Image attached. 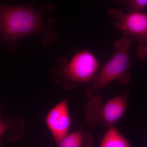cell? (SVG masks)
Returning <instances> with one entry per match:
<instances>
[{"label": "cell", "instance_id": "1", "mask_svg": "<svg viewBox=\"0 0 147 147\" xmlns=\"http://www.w3.org/2000/svg\"><path fill=\"white\" fill-rule=\"evenodd\" d=\"M54 10L55 7L50 3L36 9L26 5L10 6L0 3V32L3 42L8 45L9 52H16L18 40L34 34L42 35L43 45L53 44L57 38V34L52 21L45 23L43 17Z\"/></svg>", "mask_w": 147, "mask_h": 147}, {"label": "cell", "instance_id": "2", "mask_svg": "<svg viewBox=\"0 0 147 147\" xmlns=\"http://www.w3.org/2000/svg\"><path fill=\"white\" fill-rule=\"evenodd\" d=\"M100 66L96 56L84 50L76 53L69 61L64 58L58 59L57 65L52 69V76L65 89L72 90L92 81Z\"/></svg>", "mask_w": 147, "mask_h": 147}, {"label": "cell", "instance_id": "3", "mask_svg": "<svg viewBox=\"0 0 147 147\" xmlns=\"http://www.w3.org/2000/svg\"><path fill=\"white\" fill-rule=\"evenodd\" d=\"M131 42V38L125 35L115 41V50L113 56L94 75L92 80L91 86L87 91V98H90L96 90L114 80H117L122 85L131 82V76L127 71L131 67L129 52Z\"/></svg>", "mask_w": 147, "mask_h": 147}, {"label": "cell", "instance_id": "4", "mask_svg": "<svg viewBox=\"0 0 147 147\" xmlns=\"http://www.w3.org/2000/svg\"><path fill=\"white\" fill-rule=\"evenodd\" d=\"M129 94V90H125L105 103L99 96L93 95L84 108L85 124L93 126L101 123L108 128L115 126V124L126 113Z\"/></svg>", "mask_w": 147, "mask_h": 147}, {"label": "cell", "instance_id": "5", "mask_svg": "<svg viewBox=\"0 0 147 147\" xmlns=\"http://www.w3.org/2000/svg\"><path fill=\"white\" fill-rule=\"evenodd\" d=\"M108 16L115 20L114 27L123 31L124 35L131 36L143 44L147 40V14L139 12L124 13L120 9H111Z\"/></svg>", "mask_w": 147, "mask_h": 147}, {"label": "cell", "instance_id": "6", "mask_svg": "<svg viewBox=\"0 0 147 147\" xmlns=\"http://www.w3.org/2000/svg\"><path fill=\"white\" fill-rule=\"evenodd\" d=\"M45 122L57 144L68 134L71 120L67 98H64L50 110Z\"/></svg>", "mask_w": 147, "mask_h": 147}, {"label": "cell", "instance_id": "7", "mask_svg": "<svg viewBox=\"0 0 147 147\" xmlns=\"http://www.w3.org/2000/svg\"><path fill=\"white\" fill-rule=\"evenodd\" d=\"M93 145L90 134L81 129L68 133L57 143L56 147H92Z\"/></svg>", "mask_w": 147, "mask_h": 147}, {"label": "cell", "instance_id": "8", "mask_svg": "<svg viewBox=\"0 0 147 147\" xmlns=\"http://www.w3.org/2000/svg\"><path fill=\"white\" fill-rule=\"evenodd\" d=\"M108 129L102 137L100 147H131L129 141L115 126Z\"/></svg>", "mask_w": 147, "mask_h": 147}, {"label": "cell", "instance_id": "9", "mask_svg": "<svg viewBox=\"0 0 147 147\" xmlns=\"http://www.w3.org/2000/svg\"><path fill=\"white\" fill-rule=\"evenodd\" d=\"M7 130L10 132L9 140L12 142L17 141L21 138L23 134V129L12 126L5 121L0 119V143H2L1 138L3 134Z\"/></svg>", "mask_w": 147, "mask_h": 147}, {"label": "cell", "instance_id": "10", "mask_svg": "<svg viewBox=\"0 0 147 147\" xmlns=\"http://www.w3.org/2000/svg\"><path fill=\"white\" fill-rule=\"evenodd\" d=\"M130 12H139L147 6V0H129L128 3Z\"/></svg>", "mask_w": 147, "mask_h": 147}, {"label": "cell", "instance_id": "11", "mask_svg": "<svg viewBox=\"0 0 147 147\" xmlns=\"http://www.w3.org/2000/svg\"><path fill=\"white\" fill-rule=\"evenodd\" d=\"M137 57L139 59L144 61L147 59V40L143 44H138L137 47Z\"/></svg>", "mask_w": 147, "mask_h": 147}, {"label": "cell", "instance_id": "12", "mask_svg": "<svg viewBox=\"0 0 147 147\" xmlns=\"http://www.w3.org/2000/svg\"><path fill=\"white\" fill-rule=\"evenodd\" d=\"M117 1H122L123 2H124L125 3H126L127 4L129 0H117Z\"/></svg>", "mask_w": 147, "mask_h": 147}, {"label": "cell", "instance_id": "13", "mask_svg": "<svg viewBox=\"0 0 147 147\" xmlns=\"http://www.w3.org/2000/svg\"><path fill=\"white\" fill-rule=\"evenodd\" d=\"M0 147H4L3 146V145L2 144V143H0Z\"/></svg>", "mask_w": 147, "mask_h": 147}, {"label": "cell", "instance_id": "14", "mask_svg": "<svg viewBox=\"0 0 147 147\" xmlns=\"http://www.w3.org/2000/svg\"><path fill=\"white\" fill-rule=\"evenodd\" d=\"M1 112L0 111V117H1Z\"/></svg>", "mask_w": 147, "mask_h": 147}]
</instances>
